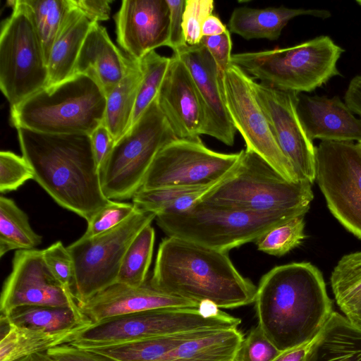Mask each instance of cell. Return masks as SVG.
Listing matches in <instances>:
<instances>
[{
    "label": "cell",
    "instance_id": "5",
    "mask_svg": "<svg viewBox=\"0 0 361 361\" xmlns=\"http://www.w3.org/2000/svg\"><path fill=\"white\" fill-rule=\"evenodd\" d=\"M240 323L213 303L202 302L197 307L159 308L109 317L78 331L68 344L91 348L185 332L238 329Z\"/></svg>",
    "mask_w": 361,
    "mask_h": 361
},
{
    "label": "cell",
    "instance_id": "1",
    "mask_svg": "<svg viewBox=\"0 0 361 361\" xmlns=\"http://www.w3.org/2000/svg\"><path fill=\"white\" fill-rule=\"evenodd\" d=\"M255 302L258 325L281 352L311 343L334 312L322 272L305 262L265 274Z\"/></svg>",
    "mask_w": 361,
    "mask_h": 361
},
{
    "label": "cell",
    "instance_id": "51",
    "mask_svg": "<svg viewBox=\"0 0 361 361\" xmlns=\"http://www.w3.org/2000/svg\"><path fill=\"white\" fill-rule=\"evenodd\" d=\"M30 361H50L46 353H36L30 356Z\"/></svg>",
    "mask_w": 361,
    "mask_h": 361
},
{
    "label": "cell",
    "instance_id": "33",
    "mask_svg": "<svg viewBox=\"0 0 361 361\" xmlns=\"http://www.w3.org/2000/svg\"><path fill=\"white\" fill-rule=\"evenodd\" d=\"M42 237L32 228L27 214L10 198L0 197V257L11 250H33Z\"/></svg>",
    "mask_w": 361,
    "mask_h": 361
},
{
    "label": "cell",
    "instance_id": "39",
    "mask_svg": "<svg viewBox=\"0 0 361 361\" xmlns=\"http://www.w3.org/2000/svg\"><path fill=\"white\" fill-rule=\"evenodd\" d=\"M34 179L32 169L22 156L10 151L0 152V191L17 190L27 180Z\"/></svg>",
    "mask_w": 361,
    "mask_h": 361
},
{
    "label": "cell",
    "instance_id": "46",
    "mask_svg": "<svg viewBox=\"0 0 361 361\" xmlns=\"http://www.w3.org/2000/svg\"><path fill=\"white\" fill-rule=\"evenodd\" d=\"M92 149L98 169L101 166L115 145V140L108 130L102 123L91 134Z\"/></svg>",
    "mask_w": 361,
    "mask_h": 361
},
{
    "label": "cell",
    "instance_id": "22",
    "mask_svg": "<svg viewBox=\"0 0 361 361\" xmlns=\"http://www.w3.org/2000/svg\"><path fill=\"white\" fill-rule=\"evenodd\" d=\"M130 62L131 59L124 56L113 43L106 28L92 23L80 51L74 74L92 77L107 95L123 78Z\"/></svg>",
    "mask_w": 361,
    "mask_h": 361
},
{
    "label": "cell",
    "instance_id": "23",
    "mask_svg": "<svg viewBox=\"0 0 361 361\" xmlns=\"http://www.w3.org/2000/svg\"><path fill=\"white\" fill-rule=\"evenodd\" d=\"M307 15L322 19L331 16L329 11L321 9L290 8L283 6L266 8L240 6L233 11L228 30L247 40H276L290 20Z\"/></svg>",
    "mask_w": 361,
    "mask_h": 361
},
{
    "label": "cell",
    "instance_id": "38",
    "mask_svg": "<svg viewBox=\"0 0 361 361\" xmlns=\"http://www.w3.org/2000/svg\"><path fill=\"white\" fill-rule=\"evenodd\" d=\"M137 208L133 203L112 201L87 221V230L81 237L92 238L115 228L130 217Z\"/></svg>",
    "mask_w": 361,
    "mask_h": 361
},
{
    "label": "cell",
    "instance_id": "48",
    "mask_svg": "<svg viewBox=\"0 0 361 361\" xmlns=\"http://www.w3.org/2000/svg\"><path fill=\"white\" fill-rule=\"evenodd\" d=\"M344 102L354 114L361 118V75H356L350 81Z\"/></svg>",
    "mask_w": 361,
    "mask_h": 361
},
{
    "label": "cell",
    "instance_id": "47",
    "mask_svg": "<svg viewBox=\"0 0 361 361\" xmlns=\"http://www.w3.org/2000/svg\"><path fill=\"white\" fill-rule=\"evenodd\" d=\"M73 5L80 10L92 23L106 20L111 13L110 0H72Z\"/></svg>",
    "mask_w": 361,
    "mask_h": 361
},
{
    "label": "cell",
    "instance_id": "3",
    "mask_svg": "<svg viewBox=\"0 0 361 361\" xmlns=\"http://www.w3.org/2000/svg\"><path fill=\"white\" fill-rule=\"evenodd\" d=\"M149 280L164 293L225 309L254 302L257 289L227 252L169 236L159 245Z\"/></svg>",
    "mask_w": 361,
    "mask_h": 361
},
{
    "label": "cell",
    "instance_id": "7",
    "mask_svg": "<svg viewBox=\"0 0 361 361\" xmlns=\"http://www.w3.org/2000/svg\"><path fill=\"white\" fill-rule=\"evenodd\" d=\"M345 50L327 35L295 46L237 53L231 63L273 88L311 92L340 75L337 63Z\"/></svg>",
    "mask_w": 361,
    "mask_h": 361
},
{
    "label": "cell",
    "instance_id": "50",
    "mask_svg": "<svg viewBox=\"0 0 361 361\" xmlns=\"http://www.w3.org/2000/svg\"><path fill=\"white\" fill-rule=\"evenodd\" d=\"M311 343L283 352L273 361H305Z\"/></svg>",
    "mask_w": 361,
    "mask_h": 361
},
{
    "label": "cell",
    "instance_id": "26",
    "mask_svg": "<svg viewBox=\"0 0 361 361\" xmlns=\"http://www.w3.org/2000/svg\"><path fill=\"white\" fill-rule=\"evenodd\" d=\"M4 316L15 326L51 334L78 332L92 324L80 309L69 307L25 305Z\"/></svg>",
    "mask_w": 361,
    "mask_h": 361
},
{
    "label": "cell",
    "instance_id": "36",
    "mask_svg": "<svg viewBox=\"0 0 361 361\" xmlns=\"http://www.w3.org/2000/svg\"><path fill=\"white\" fill-rule=\"evenodd\" d=\"M139 61L142 72V78L137 96L130 127L140 118L157 97L169 68L171 57L161 56L153 50Z\"/></svg>",
    "mask_w": 361,
    "mask_h": 361
},
{
    "label": "cell",
    "instance_id": "56",
    "mask_svg": "<svg viewBox=\"0 0 361 361\" xmlns=\"http://www.w3.org/2000/svg\"><path fill=\"white\" fill-rule=\"evenodd\" d=\"M233 361H235V360H233Z\"/></svg>",
    "mask_w": 361,
    "mask_h": 361
},
{
    "label": "cell",
    "instance_id": "15",
    "mask_svg": "<svg viewBox=\"0 0 361 361\" xmlns=\"http://www.w3.org/2000/svg\"><path fill=\"white\" fill-rule=\"evenodd\" d=\"M25 305L79 309L75 297L66 292L51 273L44 259L43 250H16L12 270L2 288V315Z\"/></svg>",
    "mask_w": 361,
    "mask_h": 361
},
{
    "label": "cell",
    "instance_id": "9",
    "mask_svg": "<svg viewBox=\"0 0 361 361\" xmlns=\"http://www.w3.org/2000/svg\"><path fill=\"white\" fill-rule=\"evenodd\" d=\"M178 139L157 97L114 145L99 169L102 192L110 200L133 198L159 150Z\"/></svg>",
    "mask_w": 361,
    "mask_h": 361
},
{
    "label": "cell",
    "instance_id": "10",
    "mask_svg": "<svg viewBox=\"0 0 361 361\" xmlns=\"http://www.w3.org/2000/svg\"><path fill=\"white\" fill-rule=\"evenodd\" d=\"M8 2L13 12L1 24L0 87L12 108L47 87L49 72L30 7L25 0Z\"/></svg>",
    "mask_w": 361,
    "mask_h": 361
},
{
    "label": "cell",
    "instance_id": "6",
    "mask_svg": "<svg viewBox=\"0 0 361 361\" xmlns=\"http://www.w3.org/2000/svg\"><path fill=\"white\" fill-rule=\"evenodd\" d=\"M312 185L287 180L258 154L242 149L233 173L201 201L255 213L305 216L314 197Z\"/></svg>",
    "mask_w": 361,
    "mask_h": 361
},
{
    "label": "cell",
    "instance_id": "31",
    "mask_svg": "<svg viewBox=\"0 0 361 361\" xmlns=\"http://www.w3.org/2000/svg\"><path fill=\"white\" fill-rule=\"evenodd\" d=\"M216 331H198L88 349L118 361H159L181 343Z\"/></svg>",
    "mask_w": 361,
    "mask_h": 361
},
{
    "label": "cell",
    "instance_id": "43",
    "mask_svg": "<svg viewBox=\"0 0 361 361\" xmlns=\"http://www.w3.org/2000/svg\"><path fill=\"white\" fill-rule=\"evenodd\" d=\"M201 43L213 58L218 71L219 82L224 87L225 72L231 64L232 42L230 32L215 36L202 37Z\"/></svg>",
    "mask_w": 361,
    "mask_h": 361
},
{
    "label": "cell",
    "instance_id": "25",
    "mask_svg": "<svg viewBox=\"0 0 361 361\" xmlns=\"http://www.w3.org/2000/svg\"><path fill=\"white\" fill-rule=\"evenodd\" d=\"M305 361H361V329L334 312L311 343Z\"/></svg>",
    "mask_w": 361,
    "mask_h": 361
},
{
    "label": "cell",
    "instance_id": "45",
    "mask_svg": "<svg viewBox=\"0 0 361 361\" xmlns=\"http://www.w3.org/2000/svg\"><path fill=\"white\" fill-rule=\"evenodd\" d=\"M170 11L169 36L166 47L173 53L186 44L183 30V14L185 0H166Z\"/></svg>",
    "mask_w": 361,
    "mask_h": 361
},
{
    "label": "cell",
    "instance_id": "29",
    "mask_svg": "<svg viewBox=\"0 0 361 361\" xmlns=\"http://www.w3.org/2000/svg\"><path fill=\"white\" fill-rule=\"evenodd\" d=\"M330 282L345 317L361 329V251L343 255L334 268Z\"/></svg>",
    "mask_w": 361,
    "mask_h": 361
},
{
    "label": "cell",
    "instance_id": "30",
    "mask_svg": "<svg viewBox=\"0 0 361 361\" xmlns=\"http://www.w3.org/2000/svg\"><path fill=\"white\" fill-rule=\"evenodd\" d=\"M10 323V322H9ZM1 334L0 361H17L36 353L68 344L78 332L70 331L51 334L10 323Z\"/></svg>",
    "mask_w": 361,
    "mask_h": 361
},
{
    "label": "cell",
    "instance_id": "13",
    "mask_svg": "<svg viewBox=\"0 0 361 361\" xmlns=\"http://www.w3.org/2000/svg\"><path fill=\"white\" fill-rule=\"evenodd\" d=\"M242 150L221 153L201 139H176L156 155L140 190L172 186L207 185L228 178L240 162Z\"/></svg>",
    "mask_w": 361,
    "mask_h": 361
},
{
    "label": "cell",
    "instance_id": "32",
    "mask_svg": "<svg viewBox=\"0 0 361 361\" xmlns=\"http://www.w3.org/2000/svg\"><path fill=\"white\" fill-rule=\"evenodd\" d=\"M223 181L207 185L140 190L133 196V203L137 207L153 212L156 215L180 213L200 202L208 192Z\"/></svg>",
    "mask_w": 361,
    "mask_h": 361
},
{
    "label": "cell",
    "instance_id": "17",
    "mask_svg": "<svg viewBox=\"0 0 361 361\" xmlns=\"http://www.w3.org/2000/svg\"><path fill=\"white\" fill-rule=\"evenodd\" d=\"M114 20L117 42L130 59L139 61L166 47L170 25L166 0H123Z\"/></svg>",
    "mask_w": 361,
    "mask_h": 361
},
{
    "label": "cell",
    "instance_id": "34",
    "mask_svg": "<svg viewBox=\"0 0 361 361\" xmlns=\"http://www.w3.org/2000/svg\"><path fill=\"white\" fill-rule=\"evenodd\" d=\"M154 240V229L149 224L137 235L129 245L123 259L116 283L137 287L147 280Z\"/></svg>",
    "mask_w": 361,
    "mask_h": 361
},
{
    "label": "cell",
    "instance_id": "24",
    "mask_svg": "<svg viewBox=\"0 0 361 361\" xmlns=\"http://www.w3.org/2000/svg\"><path fill=\"white\" fill-rule=\"evenodd\" d=\"M51 47L48 60V86L59 83L74 74L76 62L91 27V22L72 0Z\"/></svg>",
    "mask_w": 361,
    "mask_h": 361
},
{
    "label": "cell",
    "instance_id": "4",
    "mask_svg": "<svg viewBox=\"0 0 361 361\" xmlns=\"http://www.w3.org/2000/svg\"><path fill=\"white\" fill-rule=\"evenodd\" d=\"M106 104L99 85L86 74L76 73L11 108L10 120L16 129L90 135L103 123Z\"/></svg>",
    "mask_w": 361,
    "mask_h": 361
},
{
    "label": "cell",
    "instance_id": "42",
    "mask_svg": "<svg viewBox=\"0 0 361 361\" xmlns=\"http://www.w3.org/2000/svg\"><path fill=\"white\" fill-rule=\"evenodd\" d=\"M214 8L213 0H185L182 25L188 45L201 43L202 23L209 16L213 14Z\"/></svg>",
    "mask_w": 361,
    "mask_h": 361
},
{
    "label": "cell",
    "instance_id": "40",
    "mask_svg": "<svg viewBox=\"0 0 361 361\" xmlns=\"http://www.w3.org/2000/svg\"><path fill=\"white\" fill-rule=\"evenodd\" d=\"M43 255L56 279L68 294L74 296L75 268L67 247L57 241L43 250Z\"/></svg>",
    "mask_w": 361,
    "mask_h": 361
},
{
    "label": "cell",
    "instance_id": "44",
    "mask_svg": "<svg viewBox=\"0 0 361 361\" xmlns=\"http://www.w3.org/2000/svg\"><path fill=\"white\" fill-rule=\"evenodd\" d=\"M46 353L54 361H118L109 356L70 344L56 346Z\"/></svg>",
    "mask_w": 361,
    "mask_h": 361
},
{
    "label": "cell",
    "instance_id": "16",
    "mask_svg": "<svg viewBox=\"0 0 361 361\" xmlns=\"http://www.w3.org/2000/svg\"><path fill=\"white\" fill-rule=\"evenodd\" d=\"M257 99L276 140L300 180H315V147L305 133L297 112L299 94L253 80Z\"/></svg>",
    "mask_w": 361,
    "mask_h": 361
},
{
    "label": "cell",
    "instance_id": "55",
    "mask_svg": "<svg viewBox=\"0 0 361 361\" xmlns=\"http://www.w3.org/2000/svg\"><path fill=\"white\" fill-rule=\"evenodd\" d=\"M50 361H54V360H51V359H50Z\"/></svg>",
    "mask_w": 361,
    "mask_h": 361
},
{
    "label": "cell",
    "instance_id": "41",
    "mask_svg": "<svg viewBox=\"0 0 361 361\" xmlns=\"http://www.w3.org/2000/svg\"><path fill=\"white\" fill-rule=\"evenodd\" d=\"M282 353L271 343L257 324L243 338L234 360L273 361Z\"/></svg>",
    "mask_w": 361,
    "mask_h": 361
},
{
    "label": "cell",
    "instance_id": "35",
    "mask_svg": "<svg viewBox=\"0 0 361 361\" xmlns=\"http://www.w3.org/2000/svg\"><path fill=\"white\" fill-rule=\"evenodd\" d=\"M30 7L47 63L70 0H25ZM48 68V67H47Z\"/></svg>",
    "mask_w": 361,
    "mask_h": 361
},
{
    "label": "cell",
    "instance_id": "54",
    "mask_svg": "<svg viewBox=\"0 0 361 361\" xmlns=\"http://www.w3.org/2000/svg\"><path fill=\"white\" fill-rule=\"evenodd\" d=\"M357 143L358 144L359 147H360V149H361V141H360V142H357Z\"/></svg>",
    "mask_w": 361,
    "mask_h": 361
},
{
    "label": "cell",
    "instance_id": "14",
    "mask_svg": "<svg viewBox=\"0 0 361 361\" xmlns=\"http://www.w3.org/2000/svg\"><path fill=\"white\" fill-rule=\"evenodd\" d=\"M253 79L231 63L225 72L223 91L228 115L245 142V149L258 154L287 180L297 182L300 179L279 147L257 99Z\"/></svg>",
    "mask_w": 361,
    "mask_h": 361
},
{
    "label": "cell",
    "instance_id": "2",
    "mask_svg": "<svg viewBox=\"0 0 361 361\" xmlns=\"http://www.w3.org/2000/svg\"><path fill=\"white\" fill-rule=\"evenodd\" d=\"M22 156L34 180L61 207L87 222L110 204L104 195L90 136L17 128Z\"/></svg>",
    "mask_w": 361,
    "mask_h": 361
},
{
    "label": "cell",
    "instance_id": "27",
    "mask_svg": "<svg viewBox=\"0 0 361 361\" xmlns=\"http://www.w3.org/2000/svg\"><path fill=\"white\" fill-rule=\"evenodd\" d=\"M142 78L140 61L131 59L123 78L106 95L103 124L111 133L115 143L130 128Z\"/></svg>",
    "mask_w": 361,
    "mask_h": 361
},
{
    "label": "cell",
    "instance_id": "18",
    "mask_svg": "<svg viewBox=\"0 0 361 361\" xmlns=\"http://www.w3.org/2000/svg\"><path fill=\"white\" fill-rule=\"evenodd\" d=\"M157 100L178 139H199L205 123L203 106L185 63L176 54L170 63Z\"/></svg>",
    "mask_w": 361,
    "mask_h": 361
},
{
    "label": "cell",
    "instance_id": "37",
    "mask_svg": "<svg viewBox=\"0 0 361 361\" xmlns=\"http://www.w3.org/2000/svg\"><path fill=\"white\" fill-rule=\"evenodd\" d=\"M304 217L292 218L267 231L255 242L257 249L281 257L299 246L305 238Z\"/></svg>",
    "mask_w": 361,
    "mask_h": 361
},
{
    "label": "cell",
    "instance_id": "11",
    "mask_svg": "<svg viewBox=\"0 0 361 361\" xmlns=\"http://www.w3.org/2000/svg\"><path fill=\"white\" fill-rule=\"evenodd\" d=\"M156 216L137 207L115 228L92 238L80 237L67 247L74 264L73 293L77 302H85L116 283L129 245Z\"/></svg>",
    "mask_w": 361,
    "mask_h": 361
},
{
    "label": "cell",
    "instance_id": "53",
    "mask_svg": "<svg viewBox=\"0 0 361 361\" xmlns=\"http://www.w3.org/2000/svg\"><path fill=\"white\" fill-rule=\"evenodd\" d=\"M356 3L361 6V0H357Z\"/></svg>",
    "mask_w": 361,
    "mask_h": 361
},
{
    "label": "cell",
    "instance_id": "28",
    "mask_svg": "<svg viewBox=\"0 0 361 361\" xmlns=\"http://www.w3.org/2000/svg\"><path fill=\"white\" fill-rule=\"evenodd\" d=\"M243 338L238 329L216 331L181 343L159 361H233Z\"/></svg>",
    "mask_w": 361,
    "mask_h": 361
},
{
    "label": "cell",
    "instance_id": "19",
    "mask_svg": "<svg viewBox=\"0 0 361 361\" xmlns=\"http://www.w3.org/2000/svg\"><path fill=\"white\" fill-rule=\"evenodd\" d=\"M177 54L185 63L195 84L205 116L202 135L213 137L226 145L235 142L236 129L227 111L216 63L202 44L188 45Z\"/></svg>",
    "mask_w": 361,
    "mask_h": 361
},
{
    "label": "cell",
    "instance_id": "49",
    "mask_svg": "<svg viewBox=\"0 0 361 361\" xmlns=\"http://www.w3.org/2000/svg\"><path fill=\"white\" fill-rule=\"evenodd\" d=\"M228 28L216 15L209 16L202 25V36L209 37L221 35L225 32Z\"/></svg>",
    "mask_w": 361,
    "mask_h": 361
},
{
    "label": "cell",
    "instance_id": "52",
    "mask_svg": "<svg viewBox=\"0 0 361 361\" xmlns=\"http://www.w3.org/2000/svg\"><path fill=\"white\" fill-rule=\"evenodd\" d=\"M17 361H30V356L23 357Z\"/></svg>",
    "mask_w": 361,
    "mask_h": 361
},
{
    "label": "cell",
    "instance_id": "21",
    "mask_svg": "<svg viewBox=\"0 0 361 361\" xmlns=\"http://www.w3.org/2000/svg\"><path fill=\"white\" fill-rule=\"evenodd\" d=\"M297 112L307 137L313 141H361V118L338 96L298 95Z\"/></svg>",
    "mask_w": 361,
    "mask_h": 361
},
{
    "label": "cell",
    "instance_id": "20",
    "mask_svg": "<svg viewBox=\"0 0 361 361\" xmlns=\"http://www.w3.org/2000/svg\"><path fill=\"white\" fill-rule=\"evenodd\" d=\"M200 304L157 289L149 277L137 287L116 283L88 300L78 302L80 310L92 324L112 317L149 310L197 307Z\"/></svg>",
    "mask_w": 361,
    "mask_h": 361
},
{
    "label": "cell",
    "instance_id": "8",
    "mask_svg": "<svg viewBox=\"0 0 361 361\" xmlns=\"http://www.w3.org/2000/svg\"><path fill=\"white\" fill-rule=\"evenodd\" d=\"M296 216H300L255 213L200 201L185 212L158 214L155 219L169 237L227 252L256 242L271 228Z\"/></svg>",
    "mask_w": 361,
    "mask_h": 361
},
{
    "label": "cell",
    "instance_id": "12",
    "mask_svg": "<svg viewBox=\"0 0 361 361\" xmlns=\"http://www.w3.org/2000/svg\"><path fill=\"white\" fill-rule=\"evenodd\" d=\"M315 180L334 216L361 240V149L353 142L315 147Z\"/></svg>",
    "mask_w": 361,
    "mask_h": 361
}]
</instances>
